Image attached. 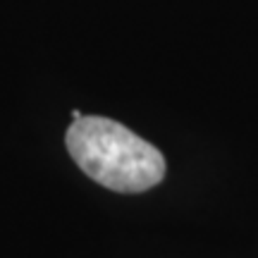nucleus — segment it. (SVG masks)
Here are the masks:
<instances>
[{
  "label": "nucleus",
  "instance_id": "nucleus-1",
  "mask_svg": "<svg viewBox=\"0 0 258 258\" xmlns=\"http://www.w3.org/2000/svg\"><path fill=\"white\" fill-rule=\"evenodd\" d=\"M64 144L86 177L110 191L141 194L165 177V158L124 124L98 115L72 120Z\"/></svg>",
  "mask_w": 258,
  "mask_h": 258
}]
</instances>
